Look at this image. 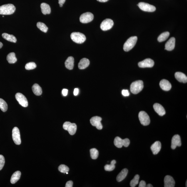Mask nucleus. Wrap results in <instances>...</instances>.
Listing matches in <instances>:
<instances>
[{
	"label": "nucleus",
	"mask_w": 187,
	"mask_h": 187,
	"mask_svg": "<svg viewBox=\"0 0 187 187\" xmlns=\"http://www.w3.org/2000/svg\"><path fill=\"white\" fill-rule=\"evenodd\" d=\"M16 10V8L12 4L3 5L0 6V14L9 15L13 14Z\"/></svg>",
	"instance_id": "f257e3e1"
},
{
	"label": "nucleus",
	"mask_w": 187,
	"mask_h": 187,
	"mask_svg": "<svg viewBox=\"0 0 187 187\" xmlns=\"http://www.w3.org/2000/svg\"><path fill=\"white\" fill-rule=\"evenodd\" d=\"M143 81L139 80L135 81L131 83L130 87V91L133 94H137L143 90Z\"/></svg>",
	"instance_id": "f03ea898"
},
{
	"label": "nucleus",
	"mask_w": 187,
	"mask_h": 187,
	"mask_svg": "<svg viewBox=\"0 0 187 187\" xmlns=\"http://www.w3.org/2000/svg\"><path fill=\"white\" fill-rule=\"evenodd\" d=\"M137 37L132 36L127 40L123 46V49L126 52L130 50L134 47L137 41Z\"/></svg>",
	"instance_id": "7ed1b4c3"
},
{
	"label": "nucleus",
	"mask_w": 187,
	"mask_h": 187,
	"mask_svg": "<svg viewBox=\"0 0 187 187\" xmlns=\"http://www.w3.org/2000/svg\"><path fill=\"white\" fill-rule=\"evenodd\" d=\"M72 40L75 42L81 44L84 42L86 40V37L83 33L74 32L71 33V36Z\"/></svg>",
	"instance_id": "20e7f679"
},
{
	"label": "nucleus",
	"mask_w": 187,
	"mask_h": 187,
	"mask_svg": "<svg viewBox=\"0 0 187 187\" xmlns=\"http://www.w3.org/2000/svg\"><path fill=\"white\" fill-rule=\"evenodd\" d=\"M63 129L68 132L70 135H73L75 134L77 126L75 123H71L69 122H66L63 124Z\"/></svg>",
	"instance_id": "39448f33"
},
{
	"label": "nucleus",
	"mask_w": 187,
	"mask_h": 187,
	"mask_svg": "<svg viewBox=\"0 0 187 187\" xmlns=\"http://www.w3.org/2000/svg\"><path fill=\"white\" fill-rule=\"evenodd\" d=\"M138 117L140 123L143 126H147L149 124L151 120L149 116L146 112L140 111Z\"/></svg>",
	"instance_id": "423d86ee"
},
{
	"label": "nucleus",
	"mask_w": 187,
	"mask_h": 187,
	"mask_svg": "<svg viewBox=\"0 0 187 187\" xmlns=\"http://www.w3.org/2000/svg\"><path fill=\"white\" fill-rule=\"evenodd\" d=\"M139 7L143 11L147 12H153L156 11V8L152 5L144 2H140L138 4Z\"/></svg>",
	"instance_id": "0eeeda50"
},
{
	"label": "nucleus",
	"mask_w": 187,
	"mask_h": 187,
	"mask_svg": "<svg viewBox=\"0 0 187 187\" xmlns=\"http://www.w3.org/2000/svg\"><path fill=\"white\" fill-rule=\"evenodd\" d=\"M12 138L15 144L17 145L21 144L20 133L19 128L17 127H15L12 130Z\"/></svg>",
	"instance_id": "6e6552de"
},
{
	"label": "nucleus",
	"mask_w": 187,
	"mask_h": 187,
	"mask_svg": "<svg viewBox=\"0 0 187 187\" xmlns=\"http://www.w3.org/2000/svg\"><path fill=\"white\" fill-rule=\"evenodd\" d=\"M114 25L112 20L109 18L105 20L102 22L100 28L102 30L106 31L111 29Z\"/></svg>",
	"instance_id": "1a4fd4ad"
},
{
	"label": "nucleus",
	"mask_w": 187,
	"mask_h": 187,
	"mask_svg": "<svg viewBox=\"0 0 187 187\" xmlns=\"http://www.w3.org/2000/svg\"><path fill=\"white\" fill-rule=\"evenodd\" d=\"M94 15L91 12H86L82 14L79 18L80 22L83 23L91 22L94 19Z\"/></svg>",
	"instance_id": "9d476101"
},
{
	"label": "nucleus",
	"mask_w": 187,
	"mask_h": 187,
	"mask_svg": "<svg viewBox=\"0 0 187 187\" xmlns=\"http://www.w3.org/2000/svg\"><path fill=\"white\" fill-rule=\"evenodd\" d=\"M15 98L19 104L23 107H27L28 106L27 99L24 95L21 93H17L15 95Z\"/></svg>",
	"instance_id": "9b49d317"
},
{
	"label": "nucleus",
	"mask_w": 187,
	"mask_h": 187,
	"mask_svg": "<svg viewBox=\"0 0 187 187\" xmlns=\"http://www.w3.org/2000/svg\"><path fill=\"white\" fill-rule=\"evenodd\" d=\"M102 120V118L99 116H94L90 119V123L93 126H96L98 129L101 130L103 128L101 123Z\"/></svg>",
	"instance_id": "f8f14e48"
},
{
	"label": "nucleus",
	"mask_w": 187,
	"mask_h": 187,
	"mask_svg": "<svg viewBox=\"0 0 187 187\" xmlns=\"http://www.w3.org/2000/svg\"><path fill=\"white\" fill-rule=\"evenodd\" d=\"M154 65V62L150 58H148L138 63V66L140 68H151Z\"/></svg>",
	"instance_id": "ddd939ff"
},
{
	"label": "nucleus",
	"mask_w": 187,
	"mask_h": 187,
	"mask_svg": "<svg viewBox=\"0 0 187 187\" xmlns=\"http://www.w3.org/2000/svg\"><path fill=\"white\" fill-rule=\"evenodd\" d=\"M181 138L179 135H176L173 137L172 139L171 148L172 149H175L177 147L181 146Z\"/></svg>",
	"instance_id": "4468645a"
},
{
	"label": "nucleus",
	"mask_w": 187,
	"mask_h": 187,
	"mask_svg": "<svg viewBox=\"0 0 187 187\" xmlns=\"http://www.w3.org/2000/svg\"><path fill=\"white\" fill-rule=\"evenodd\" d=\"M165 187H174L175 181L172 177L170 175H167L165 177L164 180Z\"/></svg>",
	"instance_id": "2eb2a0df"
},
{
	"label": "nucleus",
	"mask_w": 187,
	"mask_h": 187,
	"mask_svg": "<svg viewBox=\"0 0 187 187\" xmlns=\"http://www.w3.org/2000/svg\"><path fill=\"white\" fill-rule=\"evenodd\" d=\"M155 112L161 116H163L166 113V111L163 107L158 103H155L153 106Z\"/></svg>",
	"instance_id": "dca6fc26"
},
{
	"label": "nucleus",
	"mask_w": 187,
	"mask_h": 187,
	"mask_svg": "<svg viewBox=\"0 0 187 187\" xmlns=\"http://www.w3.org/2000/svg\"><path fill=\"white\" fill-rule=\"evenodd\" d=\"M175 44V39L172 37L169 39L165 45V50L171 51L174 49Z\"/></svg>",
	"instance_id": "f3484780"
},
{
	"label": "nucleus",
	"mask_w": 187,
	"mask_h": 187,
	"mask_svg": "<svg viewBox=\"0 0 187 187\" xmlns=\"http://www.w3.org/2000/svg\"><path fill=\"white\" fill-rule=\"evenodd\" d=\"M151 148L153 155L157 154L161 150V143L159 141L155 142L151 145Z\"/></svg>",
	"instance_id": "a211bd4d"
},
{
	"label": "nucleus",
	"mask_w": 187,
	"mask_h": 187,
	"mask_svg": "<svg viewBox=\"0 0 187 187\" xmlns=\"http://www.w3.org/2000/svg\"><path fill=\"white\" fill-rule=\"evenodd\" d=\"M160 86L165 91H169L171 89L172 85L170 82L166 79H163L160 81Z\"/></svg>",
	"instance_id": "6ab92c4d"
},
{
	"label": "nucleus",
	"mask_w": 187,
	"mask_h": 187,
	"mask_svg": "<svg viewBox=\"0 0 187 187\" xmlns=\"http://www.w3.org/2000/svg\"><path fill=\"white\" fill-rule=\"evenodd\" d=\"M175 78L180 82L184 83H186L187 82V77L186 75L182 73L176 72L175 73Z\"/></svg>",
	"instance_id": "aec40b11"
},
{
	"label": "nucleus",
	"mask_w": 187,
	"mask_h": 187,
	"mask_svg": "<svg viewBox=\"0 0 187 187\" xmlns=\"http://www.w3.org/2000/svg\"><path fill=\"white\" fill-rule=\"evenodd\" d=\"M89 60L87 58H83L81 59L78 63V68L80 69H83L87 67L89 65Z\"/></svg>",
	"instance_id": "412c9836"
},
{
	"label": "nucleus",
	"mask_w": 187,
	"mask_h": 187,
	"mask_svg": "<svg viewBox=\"0 0 187 187\" xmlns=\"http://www.w3.org/2000/svg\"><path fill=\"white\" fill-rule=\"evenodd\" d=\"M74 58L73 57H69L65 61V67L68 69L72 70L74 67Z\"/></svg>",
	"instance_id": "4be33fe9"
},
{
	"label": "nucleus",
	"mask_w": 187,
	"mask_h": 187,
	"mask_svg": "<svg viewBox=\"0 0 187 187\" xmlns=\"http://www.w3.org/2000/svg\"><path fill=\"white\" fill-rule=\"evenodd\" d=\"M128 170L126 168L123 169L117 176V181L118 182L122 181L126 178L128 174Z\"/></svg>",
	"instance_id": "5701e85b"
},
{
	"label": "nucleus",
	"mask_w": 187,
	"mask_h": 187,
	"mask_svg": "<svg viewBox=\"0 0 187 187\" xmlns=\"http://www.w3.org/2000/svg\"><path fill=\"white\" fill-rule=\"evenodd\" d=\"M42 12L43 14H49L51 13V8L49 5L42 3L41 5Z\"/></svg>",
	"instance_id": "b1692460"
},
{
	"label": "nucleus",
	"mask_w": 187,
	"mask_h": 187,
	"mask_svg": "<svg viewBox=\"0 0 187 187\" xmlns=\"http://www.w3.org/2000/svg\"><path fill=\"white\" fill-rule=\"evenodd\" d=\"M33 93L36 96H40L42 93V89L40 86L37 83H35L32 87Z\"/></svg>",
	"instance_id": "393cba45"
},
{
	"label": "nucleus",
	"mask_w": 187,
	"mask_h": 187,
	"mask_svg": "<svg viewBox=\"0 0 187 187\" xmlns=\"http://www.w3.org/2000/svg\"><path fill=\"white\" fill-rule=\"evenodd\" d=\"M21 176V172L19 171L15 172L11 177V182L14 184L17 182L20 178Z\"/></svg>",
	"instance_id": "a878e982"
},
{
	"label": "nucleus",
	"mask_w": 187,
	"mask_h": 187,
	"mask_svg": "<svg viewBox=\"0 0 187 187\" xmlns=\"http://www.w3.org/2000/svg\"><path fill=\"white\" fill-rule=\"evenodd\" d=\"M3 38L8 41L13 43H16L17 39L13 35L7 34L6 33H3L2 35Z\"/></svg>",
	"instance_id": "bb28decb"
},
{
	"label": "nucleus",
	"mask_w": 187,
	"mask_h": 187,
	"mask_svg": "<svg viewBox=\"0 0 187 187\" xmlns=\"http://www.w3.org/2000/svg\"><path fill=\"white\" fill-rule=\"evenodd\" d=\"M115 146L118 148H121L124 146V140L118 137L115 138L114 140Z\"/></svg>",
	"instance_id": "cd10ccee"
},
{
	"label": "nucleus",
	"mask_w": 187,
	"mask_h": 187,
	"mask_svg": "<svg viewBox=\"0 0 187 187\" xmlns=\"http://www.w3.org/2000/svg\"><path fill=\"white\" fill-rule=\"evenodd\" d=\"M7 60L9 63H14L17 61V59L14 52H11L8 54L7 56Z\"/></svg>",
	"instance_id": "c85d7f7f"
},
{
	"label": "nucleus",
	"mask_w": 187,
	"mask_h": 187,
	"mask_svg": "<svg viewBox=\"0 0 187 187\" xmlns=\"http://www.w3.org/2000/svg\"><path fill=\"white\" fill-rule=\"evenodd\" d=\"M170 35V33L168 32H166L162 33L158 36V41L159 42H162L165 41L169 37Z\"/></svg>",
	"instance_id": "c756f323"
},
{
	"label": "nucleus",
	"mask_w": 187,
	"mask_h": 187,
	"mask_svg": "<svg viewBox=\"0 0 187 187\" xmlns=\"http://www.w3.org/2000/svg\"><path fill=\"white\" fill-rule=\"evenodd\" d=\"M116 161L115 160H113L111 162V164L106 165L104 166V169L107 171H112L114 170L115 168V164Z\"/></svg>",
	"instance_id": "7c9ffc66"
},
{
	"label": "nucleus",
	"mask_w": 187,
	"mask_h": 187,
	"mask_svg": "<svg viewBox=\"0 0 187 187\" xmlns=\"http://www.w3.org/2000/svg\"><path fill=\"white\" fill-rule=\"evenodd\" d=\"M0 109L3 112L7 111L8 106L7 103L2 98H0Z\"/></svg>",
	"instance_id": "2f4dec72"
},
{
	"label": "nucleus",
	"mask_w": 187,
	"mask_h": 187,
	"mask_svg": "<svg viewBox=\"0 0 187 187\" xmlns=\"http://www.w3.org/2000/svg\"><path fill=\"white\" fill-rule=\"evenodd\" d=\"M37 26L40 30L44 33H46L48 30V28L44 23L38 22L37 23Z\"/></svg>",
	"instance_id": "473e14b6"
},
{
	"label": "nucleus",
	"mask_w": 187,
	"mask_h": 187,
	"mask_svg": "<svg viewBox=\"0 0 187 187\" xmlns=\"http://www.w3.org/2000/svg\"><path fill=\"white\" fill-rule=\"evenodd\" d=\"M139 176L138 175H136L134 177V178L131 180L130 182V186L131 187H135L137 185L139 181Z\"/></svg>",
	"instance_id": "72a5a7b5"
},
{
	"label": "nucleus",
	"mask_w": 187,
	"mask_h": 187,
	"mask_svg": "<svg viewBox=\"0 0 187 187\" xmlns=\"http://www.w3.org/2000/svg\"><path fill=\"white\" fill-rule=\"evenodd\" d=\"M90 154L91 156L92 159H96L98 158L99 153L97 149L96 148L91 149L90 150Z\"/></svg>",
	"instance_id": "f704fd0d"
},
{
	"label": "nucleus",
	"mask_w": 187,
	"mask_h": 187,
	"mask_svg": "<svg viewBox=\"0 0 187 187\" xmlns=\"http://www.w3.org/2000/svg\"><path fill=\"white\" fill-rule=\"evenodd\" d=\"M58 170L61 173H66L69 171V167L65 165H61L58 167Z\"/></svg>",
	"instance_id": "c9c22d12"
},
{
	"label": "nucleus",
	"mask_w": 187,
	"mask_h": 187,
	"mask_svg": "<svg viewBox=\"0 0 187 187\" xmlns=\"http://www.w3.org/2000/svg\"><path fill=\"white\" fill-rule=\"evenodd\" d=\"M36 67V65L34 62H30L27 63L25 66L26 69L27 70H31L35 69Z\"/></svg>",
	"instance_id": "e433bc0d"
},
{
	"label": "nucleus",
	"mask_w": 187,
	"mask_h": 187,
	"mask_svg": "<svg viewBox=\"0 0 187 187\" xmlns=\"http://www.w3.org/2000/svg\"><path fill=\"white\" fill-rule=\"evenodd\" d=\"M5 163L4 157L2 155H0V171L3 169Z\"/></svg>",
	"instance_id": "4c0bfd02"
},
{
	"label": "nucleus",
	"mask_w": 187,
	"mask_h": 187,
	"mask_svg": "<svg viewBox=\"0 0 187 187\" xmlns=\"http://www.w3.org/2000/svg\"><path fill=\"white\" fill-rule=\"evenodd\" d=\"M124 140V146L126 147H128L130 144V141L129 139L128 138L125 139Z\"/></svg>",
	"instance_id": "58836bf2"
},
{
	"label": "nucleus",
	"mask_w": 187,
	"mask_h": 187,
	"mask_svg": "<svg viewBox=\"0 0 187 187\" xmlns=\"http://www.w3.org/2000/svg\"><path fill=\"white\" fill-rule=\"evenodd\" d=\"M122 94L123 96H128L130 95L129 92L127 90H123L122 91Z\"/></svg>",
	"instance_id": "ea45409f"
},
{
	"label": "nucleus",
	"mask_w": 187,
	"mask_h": 187,
	"mask_svg": "<svg viewBox=\"0 0 187 187\" xmlns=\"http://www.w3.org/2000/svg\"><path fill=\"white\" fill-rule=\"evenodd\" d=\"M73 183L72 181H68L67 182L66 186V187H72L73 186Z\"/></svg>",
	"instance_id": "a19ab883"
},
{
	"label": "nucleus",
	"mask_w": 187,
	"mask_h": 187,
	"mask_svg": "<svg viewBox=\"0 0 187 187\" xmlns=\"http://www.w3.org/2000/svg\"><path fill=\"white\" fill-rule=\"evenodd\" d=\"M146 182L144 181H141L140 182L139 184V187H146Z\"/></svg>",
	"instance_id": "79ce46f5"
},
{
	"label": "nucleus",
	"mask_w": 187,
	"mask_h": 187,
	"mask_svg": "<svg viewBox=\"0 0 187 187\" xmlns=\"http://www.w3.org/2000/svg\"><path fill=\"white\" fill-rule=\"evenodd\" d=\"M62 92L63 96H66L68 94V90L66 89H63Z\"/></svg>",
	"instance_id": "37998d69"
},
{
	"label": "nucleus",
	"mask_w": 187,
	"mask_h": 187,
	"mask_svg": "<svg viewBox=\"0 0 187 187\" xmlns=\"http://www.w3.org/2000/svg\"><path fill=\"white\" fill-rule=\"evenodd\" d=\"M65 1H66V0H59L58 3H59L60 6L61 7H62L63 6V5L64 4Z\"/></svg>",
	"instance_id": "c03bdc74"
},
{
	"label": "nucleus",
	"mask_w": 187,
	"mask_h": 187,
	"mask_svg": "<svg viewBox=\"0 0 187 187\" xmlns=\"http://www.w3.org/2000/svg\"><path fill=\"white\" fill-rule=\"evenodd\" d=\"M78 93H79V89L77 88H75L73 91V94L75 96H77Z\"/></svg>",
	"instance_id": "a18cd8bd"
},
{
	"label": "nucleus",
	"mask_w": 187,
	"mask_h": 187,
	"mask_svg": "<svg viewBox=\"0 0 187 187\" xmlns=\"http://www.w3.org/2000/svg\"><path fill=\"white\" fill-rule=\"evenodd\" d=\"M97 1L100 2H106L108 1V0H97Z\"/></svg>",
	"instance_id": "49530a36"
},
{
	"label": "nucleus",
	"mask_w": 187,
	"mask_h": 187,
	"mask_svg": "<svg viewBox=\"0 0 187 187\" xmlns=\"http://www.w3.org/2000/svg\"><path fill=\"white\" fill-rule=\"evenodd\" d=\"M146 187H153V185H152L151 184H149L147 185H146Z\"/></svg>",
	"instance_id": "de8ad7c7"
},
{
	"label": "nucleus",
	"mask_w": 187,
	"mask_h": 187,
	"mask_svg": "<svg viewBox=\"0 0 187 187\" xmlns=\"http://www.w3.org/2000/svg\"><path fill=\"white\" fill-rule=\"evenodd\" d=\"M3 46V43L1 42H0V49H1V48Z\"/></svg>",
	"instance_id": "09e8293b"
},
{
	"label": "nucleus",
	"mask_w": 187,
	"mask_h": 187,
	"mask_svg": "<svg viewBox=\"0 0 187 187\" xmlns=\"http://www.w3.org/2000/svg\"><path fill=\"white\" fill-rule=\"evenodd\" d=\"M187 181H186V185H186V187H187Z\"/></svg>",
	"instance_id": "8fccbe9b"
},
{
	"label": "nucleus",
	"mask_w": 187,
	"mask_h": 187,
	"mask_svg": "<svg viewBox=\"0 0 187 187\" xmlns=\"http://www.w3.org/2000/svg\"><path fill=\"white\" fill-rule=\"evenodd\" d=\"M66 174H68V172H66Z\"/></svg>",
	"instance_id": "3c124183"
}]
</instances>
